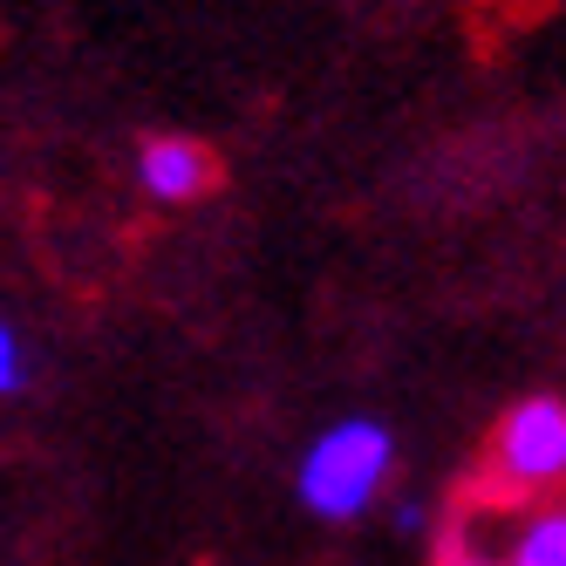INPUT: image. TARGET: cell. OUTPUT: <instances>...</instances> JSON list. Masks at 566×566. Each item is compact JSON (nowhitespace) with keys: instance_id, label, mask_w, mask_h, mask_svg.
<instances>
[{"instance_id":"6da1fadb","label":"cell","mask_w":566,"mask_h":566,"mask_svg":"<svg viewBox=\"0 0 566 566\" xmlns=\"http://www.w3.org/2000/svg\"><path fill=\"white\" fill-rule=\"evenodd\" d=\"M389 464H396L389 423H376V417H342V423H328L301 451L294 492H301V505L314 518H361V512L376 505Z\"/></svg>"},{"instance_id":"7a4b0ae2","label":"cell","mask_w":566,"mask_h":566,"mask_svg":"<svg viewBox=\"0 0 566 566\" xmlns=\"http://www.w3.org/2000/svg\"><path fill=\"white\" fill-rule=\"evenodd\" d=\"M484 492L512 505L566 492V402L559 396H525L499 417L492 443H484Z\"/></svg>"},{"instance_id":"3957f363","label":"cell","mask_w":566,"mask_h":566,"mask_svg":"<svg viewBox=\"0 0 566 566\" xmlns=\"http://www.w3.org/2000/svg\"><path fill=\"white\" fill-rule=\"evenodd\" d=\"M212 178H219V165L198 137H150L137 150V185L157 206H191V198L212 191Z\"/></svg>"},{"instance_id":"277c9868","label":"cell","mask_w":566,"mask_h":566,"mask_svg":"<svg viewBox=\"0 0 566 566\" xmlns=\"http://www.w3.org/2000/svg\"><path fill=\"white\" fill-rule=\"evenodd\" d=\"M484 566H566V512H533Z\"/></svg>"},{"instance_id":"5b68a950","label":"cell","mask_w":566,"mask_h":566,"mask_svg":"<svg viewBox=\"0 0 566 566\" xmlns=\"http://www.w3.org/2000/svg\"><path fill=\"white\" fill-rule=\"evenodd\" d=\"M28 389V342L14 321H0V396H21Z\"/></svg>"},{"instance_id":"8992f818","label":"cell","mask_w":566,"mask_h":566,"mask_svg":"<svg viewBox=\"0 0 566 566\" xmlns=\"http://www.w3.org/2000/svg\"><path fill=\"white\" fill-rule=\"evenodd\" d=\"M559 512H566V499H559Z\"/></svg>"}]
</instances>
